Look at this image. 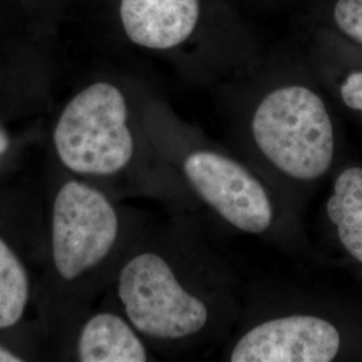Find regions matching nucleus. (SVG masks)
<instances>
[{
    "instance_id": "obj_6",
    "label": "nucleus",
    "mask_w": 362,
    "mask_h": 362,
    "mask_svg": "<svg viewBox=\"0 0 362 362\" xmlns=\"http://www.w3.org/2000/svg\"><path fill=\"white\" fill-rule=\"evenodd\" d=\"M341 346L336 326L314 315H287L248 330L235 345L233 362H329Z\"/></svg>"
},
{
    "instance_id": "obj_1",
    "label": "nucleus",
    "mask_w": 362,
    "mask_h": 362,
    "mask_svg": "<svg viewBox=\"0 0 362 362\" xmlns=\"http://www.w3.org/2000/svg\"><path fill=\"white\" fill-rule=\"evenodd\" d=\"M251 129L262 155L291 179L317 180L333 163V122L322 98L309 88L272 91L257 107Z\"/></svg>"
},
{
    "instance_id": "obj_8",
    "label": "nucleus",
    "mask_w": 362,
    "mask_h": 362,
    "mask_svg": "<svg viewBox=\"0 0 362 362\" xmlns=\"http://www.w3.org/2000/svg\"><path fill=\"white\" fill-rule=\"evenodd\" d=\"M82 362H144L148 353L141 339L119 315L100 313L83 325L78 338Z\"/></svg>"
},
{
    "instance_id": "obj_3",
    "label": "nucleus",
    "mask_w": 362,
    "mask_h": 362,
    "mask_svg": "<svg viewBox=\"0 0 362 362\" xmlns=\"http://www.w3.org/2000/svg\"><path fill=\"white\" fill-rule=\"evenodd\" d=\"M118 297L132 325L156 339H182L207 325L204 302L188 293L167 260L153 252L140 254L122 267Z\"/></svg>"
},
{
    "instance_id": "obj_13",
    "label": "nucleus",
    "mask_w": 362,
    "mask_h": 362,
    "mask_svg": "<svg viewBox=\"0 0 362 362\" xmlns=\"http://www.w3.org/2000/svg\"><path fill=\"white\" fill-rule=\"evenodd\" d=\"M23 358L0 345V362H22Z\"/></svg>"
},
{
    "instance_id": "obj_12",
    "label": "nucleus",
    "mask_w": 362,
    "mask_h": 362,
    "mask_svg": "<svg viewBox=\"0 0 362 362\" xmlns=\"http://www.w3.org/2000/svg\"><path fill=\"white\" fill-rule=\"evenodd\" d=\"M341 98L350 109L362 113V70L350 73L341 85Z\"/></svg>"
},
{
    "instance_id": "obj_11",
    "label": "nucleus",
    "mask_w": 362,
    "mask_h": 362,
    "mask_svg": "<svg viewBox=\"0 0 362 362\" xmlns=\"http://www.w3.org/2000/svg\"><path fill=\"white\" fill-rule=\"evenodd\" d=\"M333 18L342 34L362 45V0H337Z\"/></svg>"
},
{
    "instance_id": "obj_14",
    "label": "nucleus",
    "mask_w": 362,
    "mask_h": 362,
    "mask_svg": "<svg viewBox=\"0 0 362 362\" xmlns=\"http://www.w3.org/2000/svg\"><path fill=\"white\" fill-rule=\"evenodd\" d=\"M8 145H10V140H8V136L6 134V132L0 128V155L4 153L7 149H8Z\"/></svg>"
},
{
    "instance_id": "obj_7",
    "label": "nucleus",
    "mask_w": 362,
    "mask_h": 362,
    "mask_svg": "<svg viewBox=\"0 0 362 362\" xmlns=\"http://www.w3.org/2000/svg\"><path fill=\"white\" fill-rule=\"evenodd\" d=\"M121 23L127 37L152 50H168L194 34L199 0H121Z\"/></svg>"
},
{
    "instance_id": "obj_5",
    "label": "nucleus",
    "mask_w": 362,
    "mask_h": 362,
    "mask_svg": "<svg viewBox=\"0 0 362 362\" xmlns=\"http://www.w3.org/2000/svg\"><path fill=\"white\" fill-rule=\"evenodd\" d=\"M185 177L209 207L245 233L270 228L274 209L262 182L233 158L197 151L184 161Z\"/></svg>"
},
{
    "instance_id": "obj_9",
    "label": "nucleus",
    "mask_w": 362,
    "mask_h": 362,
    "mask_svg": "<svg viewBox=\"0 0 362 362\" xmlns=\"http://www.w3.org/2000/svg\"><path fill=\"white\" fill-rule=\"evenodd\" d=\"M326 211L342 246L362 263V168L351 167L338 176Z\"/></svg>"
},
{
    "instance_id": "obj_10",
    "label": "nucleus",
    "mask_w": 362,
    "mask_h": 362,
    "mask_svg": "<svg viewBox=\"0 0 362 362\" xmlns=\"http://www.w3.org/2000/svg\"><path fill=\"white\" fill-rule=\"evenodd\" d=\"M30 298V281L22 260L0 238V330L18 324Z\"/></svg>"
},
{
    "instance_id": "obj_4",
    "label": "nucleus",
    "mask_w": 362,
    "mask_h": 362,
    "mask_svg": "<svg viewBox=\"0 0 362 362\" xmlns=\"http://www.w3.org/2000/svg\"><path fill=\"white\" fill-rule=\"evenodd\" d=\"M118 236L116 209L100 191L71 180L55 196L52 250L55 270L74 281L104 260Z\"/></svg>"
},
{
    "instance_id": "obj_2",
    "label": "nucleus",
    "mask_w": 362,
    "mask_h": 362,
    "mask_svg": "<svg viewBox=\"0 0 362 362\" xmlns=\"http://www.w3.org/2000/svg\"><path fill=\"white\" fill-rule=\"evenodd\" d=\"M54 145L71 172L107 176L122 170L134 153L124 94L107 82L79 91L57 122Z\"/></svg>"
}]
</instances>
